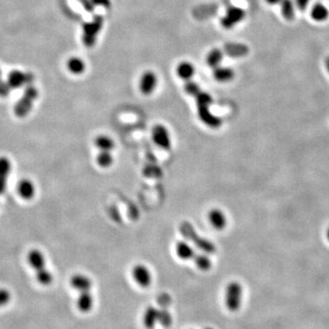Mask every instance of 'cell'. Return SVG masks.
<instances>
[{
  "instance_id": "cell-13",
  "label": "cell",
  "mask_w": 329,
  "mask_h": 329,
  "mask_svg": "<svg viewBox=\"0 0 329 329\" xmlns=\"http://www.w3.org/2000/svg\"><path fill=\"white\" fill-rule=\"evenodd\" d=\"M175 252L180 260H193L196 252L191 243L187 241H179L175 246Z\"/></svg>"
},
{
  "instance_id": "cell-22",
  "label": "cell",
  "mask_w": 329,
  "mask_h": 329,
  "mask_svg": "<svg viewBox=\"0 0 329 329\" xmlns=\"http://www.w3.org/2000/svg\"><path fill=\"white\" fill-rule=\"evenodd\" d=\"M214 78L219 82L230 81L234 77V72L231 68L228 67H217L214 69Z\"/></svg>"
},
{
  "instance_id": "cell-20",
  "label": "cell",
  "mask_w": 329,
  "mask_h": 329,
  "mask_svg": "<svg viewBox=\"0 0 329 329\" xmlns=\"http://www.w3.org/2000/svg\"><path fill=\"white\" fill-rule=\"evenodd\" d=\"M193 261L197 268L200 271H207L212 267V261L209 257V254L206 253L202 252L200 254H196Z\"/></svg>"
},
{
  "instance_id": "cell-28",
  "label": "cell",
  "mask_w": 329,
  "mask_h": 329,
  "mask_svg": "<svg viewBox=\"0 0 329 329\" xmlns=\"http://www.w3.org/2000/svg\"><path fill=\"white\" fill-rule=\"evenodd\" d=\"M172 316L166 307H163L159 310L158 314V323L161 324L164 328H169L172 325Z\"/></svg>"
},
{
  "instance_id": "cell-38",
  "label": "cell",
  "mask_w": 329,
  "mask_h": 329,
  "mask_svg": "<svg viewBox=\"0 0 329 329\" xmlns=\"http://www.w3.org/2000/svg\"><path fill=\"white\" fill-rule=\"evenodd\" d=\"M6 189V179L0 177V195L3 194Z\"/></svg>"
},
{
  "instance_id": "cell-10",
  "label": "cell",
  "mask_w": 329,
  "mask_h": 329,
  "mask_svg": "<svg viewBox=\"0 0 329 329\" xmlns=\"http://www.w3.org/2000/svg\"><path fill=\"white\" fill-rule=\"evenodd\" d=\"M34 80V76L29 72H23L20 70H13L7 78V83L10 88H19L25 84H29Z\"/></svg>"
},
{
  "instance_id": "cell-34",
  "label": "cell",
  "mask_w": 329,
  "mask_h": 329,
  "mask_svg": "<svg viewBox=\"0 0 329 329\" xmlns=\"http://www.w3.org/2000/svg\"><path fill=\"white\" fill-rule=\"evenodd\" d=\"M10 89L11 88L7 83V81L5 82L0 79V97H6L9 94Z\"/></svg>"
},
{
  "instance_id": "cell-2",
  "label": "cell",
  "mask_w": 329,
  "mask_h": 329,
  "mask_svg": "<svg viewBox=\"0 0 329 329\" xmlns=\"http://www.w3.org/2000/svg\"><path fill=\"white\" fill-rule=\"evenodd\" d=\"M180 231L182 233V236H184L186 239L191 241L203 253L212 254L216 252V247H215L214 243L210 242L209 240H207L200 235H198V233H197L196 230L194 229L193 226L191 225V223H189L187 221L183 222L180 225Z\"/></svg>"
},
{
  "instance_id": "cell-23",
  "label": "cell",
  "mask_w": 329,
  "mask_h": 329,
  "mask_svg": "<svg viewBox=\"0 0 329 329\" xmlns=\"http://www.w3.org/2000/svg\"><path fill=\"white\" fill-rule=\"evenodd\" d=\"M177 72L181 79H183L185 81H190L195 73V69L191 63L183 62L179 64V66L177 68Z\"/></svg>"
},
{
  "instance_id": "cell-29",
  "label": "cell",
  "mask_w": 329,
  "mask_h": 329,
  "mask_svg": "<svg viewBox=\"0 0 329 329\" xmlns=\"http://www.w3.org/2000/svg\"><path fill=\"white\" fill-rule=\"evenodd\" d=\"M36 276H37V280L39 281V283L43 284V285L51 284L52 283V280H53L52 272L48 271L46 268L36 271Z\"/></svg>"
},
{
  "instance_id": "cell-16",
  "label": "cell",
  "mask_w": 329,
  "mask_h": 329,
  "mask_svg": "<svg viewBox=\"0 0 329 329\" xmlns=\"http://www.w3.org/2000/svg\"><path fill=\"white\" fill-rule=\"evenodd\" d=\"M159 310L154 306H148L145 308L143 314V325L146 329H153L158 323Z\"/></svg>"
},
{
  "instance_id": "cell-11",
  "label": "cell",
  "mask_w": 329,
  "mask_h": 329,
  "mask_svg": "<svg viewBox=\"0 0 329 329\" xmlns=\"http://www.w3.org/2000/svg\"><path fill=\"white\" fill-rule=\"evenodd\" d=\"M69 284L72 288L75 289L76 291L81 293V292L91 291V289L93 287V281L85 274L76 273L70 278Z\"/></svg>"
},
{
  "instance_id": "cell-24",
  "label": "cell",
  "mask_w": 329,
  "mask_h": 329,
  "mask_svg": "<svg viewBox=\"0 0 329 329\" xmlns=\"http://www.w3.org/2000/svg\"><path fill=\"white\" fill-rule=\"evenodd\" d=\"M329 16V12L328 8L322 4H317L313 6L311 10V17L314 20L318 22H322L326 20Z\"/></svg>"
},
{
  "instance_id": "cell-31",
  "label": "cell",
  "mask_w": 329,
  "mask_h": 329,
  "mask_svg": "<svg viewBox=\"0 0 329 329\" xmlns=\"http://www.w3.org/2000/svg\"><path fill=\"white\" fill-rule=\"evenodd\" d=\"M197 105H211L213 103V99L206 92L200 91L199 93L195 96Z\"/></svg>"
},
{
  "instance_id": "cell-37",
  "label": "cell",
  "mask_w": 329,
  "mask_h": 329,
  "mask_svg": "<svg viewBox=\"0 0 329 329\" xmlns=\"http://www.w3.org/2000/svg\"><path fill=\"white\" fill-rule=\"evenodd\" d=\"M82 6H84V8L86 9L88 12H93V5L92 0H81Z\"/></svg>"
},
{
  "instance_id": "cell-15",
  "label": "cell",
  "mask_w": 329,
  "mask_h": 329,
  "mask_svg": "<svg viewBox=\"0 0 329 329\" xmlns=\"http://www.w3.org/2000/svg\"><path fill=\"white\" fill-rule=\"evenodd\" d=\"M28 261L29 265L31 266L35 271H38L46 268V261L43 254L39 250H32L28 254Z\"/></svg>"
},
{
  "instance_id": "cell-40",
  "label": "cell",
  "mask_w": 329,
  "mask_h": 329,
  "mask_svg": "<svg viewBox=\"0 0 329 329\" xmlns=\"http://www.w3.org/2000/svg\"><path fill=\"white\" fill-rule=\"evenodd\" d=\"M325 64H326V68L329 70V56L326 58V61H325Z\"/></svg>"
},
{
  "instance_id": "cell-12",
  "label": "cell",
  "mask_w": 329,
  "mask_h": 329,
  "mask_svg": "<svg viewBox=\"0 0 329 329\" xmlns=\"http://www.w3.org/2000/svg\"><path fill=\"white\" fill-rule=\"evenodd\" d=\"M156 83H157V79L156 74L150 70L145 71L140 80L139 88L141 93L144 95H149L155 91Z\"/></svg>"
},
{
  "instance_id": "cell-32",
  "label": "cell",
  "mask_w": 329,
  "mask_h": 329,
  "mask_svg": "<svg viewBox=\"0 0 329 329\" xmlns=\"http://www.w3.org/2000/svg\"><path fill=\"white\" fill-rule=\"evenodd\" d=\"M184 89H185L186 93H188L189 95H191V96H194V97L201 91L199 85L196 83L195 81H192L191 80L187 81Z\"/></svg>"
},
{
  "instance_id": "cell-19",
  "label": "cell",
  "mask_w": 329,
  "mask_h": 329,
  "mask_svg": "<svg viewBox=\"0 0 329 329\" xmlns=\"http://www.w3.org/2000/svg\"><path fill=\"white\" fill-rule=\"evenodd\" d=\"M225 52L231 57H243L249 53V48L241 43H229L225 46Z\"/></svg>"
},
{
  "instance_id": "cell-25",
  "label": "cell",
  "mask_w": 329,
  "mask_h": 329,
  "mask_svg": "<svg viewBox=\"0 0 329 329\" xmlns=\"http://www.w3.org/2000/svg\"><path fill=\"white\" fill-rule=\"evenodd\" d=\"M281 10L283 17L291 21L295 18V5L293 0H282L281 1Z\"/></svg>"
},
{
  "instance_id": "cell-4",
  "label": "cell",
  "mask_w": 329,
  "mask_h": 329,
  "mask_svg": "<svg viewBox=\"0 0 329 329\" xmlns=\"http://www.w3.org/2000/svg\"><path fill=\"white\" fill-rule=\"evenodd\" d=\"M104 18L101 16H95L92 21L83 25L82 41L85 46L91 48L95 44L96 37L103 27Z\"/></svg>"
},
{
  "instance_id": "cell-41",
  "label": "cell",
  "mask_w": 329,
  "mask_h": 329,
  "mask_svg": "<svg viewBox=\"0 0 329 329\" xmlns=\"http://www.w3.org/2000/svg\"><path fill=\"white\" fill-rule=\"evenodd\" d=\"M327 238H328V240L329 241V227L328 228V230H327Z\"/></svg>"
},
{
  "instance_id": "cell-30",
  "label": "cell",
  "mask_w": 329,
  "mask_h": 329,
  "mask_svg": "<svg viewBox=\"0 0 329 329\" xmlns=\"http://www.w3.org/2000/svg\"><path fill=\"white\" fill-rule=\"evenodd\" d=\"M10 170H11L10 161L5 156H1L0 157V177L4 178V179H7L8 175L10 173Z\"/></svg>"
},
{
  "instance_id": "cell-8",
  "label": "cell",
  "mask_w": 329,
  "mask_h": 329,
  "mask_svg": "<svg viewBox=\"0 0 329 329\" xmlns=\"http://www.w3.org/2000/svg\"><path fill=\"white\" fill-rule=\"evenodd\" d=\"M245 17V12L243 8L238 6H230L224 17L221 19V25L226 29L233 28L235 25L240 23Z\"/></svg>"
},
{
  "instance_id": "cell-35",
  "label": "cell",
  "mask_w": 329,
  "mask_h": 329,
  "mask_svg": "<svg viewBox=\"0 0 329 329\" xmlns=\"http://www.w3.org/2000/svg\"><path fill=\"white\" fill-rule=\"evenodd\" d=\"M309 2H310V0H295L296 6L301 11H304L306 9L307 6H308V4H309Z\"/></svg>"
},
{
  "instance_id": "cell-27",
  "label": "cell",
  "mask_w": 329,
  "mask_h": 329,
  "mask_svg": "<svg viewBox=\"0 0 329 329\" xmlns=\"http://www.w3.org/2000/svg\"><path fill=\"white\" fill-rule=\"evenodd\" d=\"M68 69L73 74H81L85 69V64L83 61L79 58H70L68 61Z\"/></svg>"
},
{
  "instance_id": "cell-18",
  "label": "cell",
  "mask_w": 329,
  "mask_h": 329,
  "mask_svg": "<svg viewBox=\"0 0 329 329\" xmlns=\"http://www.w3.org/2000/svg\"><path fill=\"white\" fill-rule=\"evenodd\" d=\"M17 192L24 199H31L35 194V187L29 179H22L17 185Z\"/></svg>"
},
{
  "instance_id": "cell-9",
  "label": "cell",
  "mask_w": 329,
  "mask_h": 329,
  "mask_svg": "<svg viewBox=\"0 0 329 329\" xmlns=\"http://www.w3.org/2000/svg\"><path fill=\"white\" fill-rule=\"evenodd\" d=\"M208 223L216 231H223L228 224V219L223 210L220 208H212L208 210Z\"/></svg>"
},
{
  "instance_id": "cell-14",
  "label": "cell",
  "mask_w": 329,
  "mask_h": 329,
  "mask_svg": "<svg viewBox=\"0 0 329 329\" xmlns=\"http://www.w3.org/2000/svg\"><path fill=\"white\" fill-rule=\"evenodd\" d=\"M93 296L91 294V291L87 292H81L79 294V296L76 301V306L78 310L81 313H89L93 309Z\"/></svg>"
},
{
  "instance_id": "cell-33",
  "label": "cell",
  "mask_w": 329,
  "mask_h": 329,
  "mask_svg": "<svg viewBox=\"0 0 329 329\" xmlns=\"http://www.w3.org/2000/svg\"><path fill=\"white\" fill-rule=\"evenodd\" d=\"M11 299V295L6 289L0 288V308L6 306Z\"/></svg>"
},
{
  "instance_id": "cell-21",
  "label": "cell",
  "mask_w": 329,
  "mask_h": 329,
  "mask_svg": "<svg viewBox=\"0 0 329 329\" xmlns=\"http://www.w3.org/2000/svg\"><path fill=\"white\" fill-rule=\"evenodd\" d=\"M95 161L100 168H108L113 166L115 158L110 151H99Z\"/></svg>"
},
{
  "instance_id": "cell-39",
  "label": "cell",
  "mask_w": 329,
  "mask_h": 329,
  "mask_svg": "<svg viewBox=\"0 0 329 329\" xmlns=\"http://www.w3.org/2000/svg\"><path fill=\"white\" fill-rule=\"evenodd\" d=\"M281 1L282 0H266V2L271 5H276L278 3H281Z\"/></svg>"
},
{
  "instance_id": "cell-17",
  "label": "cell",
  "mask_w": 329,
  "mask_h": 329,
  "mask_svg": "<svg viewBox=\"0 0 329 329\" xmlns=\"http://www.w3.org/2000/svg\"><path fill=\"white\" fill-rule=\"evenodd\" d=\"M94 145L99 151H112L116 147L114 139L106 134H99L94 139Z\"/></svg>"
},
{
  "instance_id": "cell-3",
  "label": "cell",
  "mask_w": 329,
  "mask_h": 329,
  "mask_svg": "<svg viewBox=\"0 0 329 329\" xmlns=\"http://www.w3.org/2000/svg\"><path fill=\"white\" fill-rule=\"evenodd\" d=\"M38 94L39 92L35 87H28L24 93L22 98L17 102V104L14 107L15 115L18 117L27 116L32 108L33 102L38 98Z\"/></svg>"
},
{
  "instance_id": "cell-1",
  "label": "cell",
  "mask_w": 329,
  "mask_h": 329,
  "mask_svg": "<svg viewBox=\"0 0 329 329\" xmlns=\"http://www.w3.org/2000/svg\"><path fill=\"white\" fill-rule=\"evenodd\" d=\"M243 284L238 281H231L226 285L224 304L230 312H237L243 304Z\"/></svg>"
},
{
  "instance_id": "cell-26",
  "label": "cell",
  "mask_w": 329,
  "mask_h": 329,
  "mask_svg": "<svg viewBox=\"0 0 329 329\" xmlns=\"http://www.w3.org/2000/svg\"><path fill=\"white\" fill-rule=\"evenodd\" d=\"M223 59V53L219 49H214L208 53L207 57V64L209 67L211 68H217L220 65V63L222 62Z\"/></svg>"
},
{
  "instance_id": "cell-36",
  "label": "cell",
  "mask_w": 329,
  "mask_h": 329,
  "mask_svg": "<svg viewBox=\"0 0 329 329\" xmlns=\"http://www.w3.org/2000/svg\"><path fill=\"white\" fill-rule=\"evenodd\" d=\"M94 6H100L108 8L111 6V2L110 0H92Z\"/></svg>"
},
{
  "instance_id": "cell-5",
  "label": "cell",
  "mask_w": 329,
  "mask_h": 329,
  "mask_svg": "<svg viewBox=\"0 0 329 329\" xmlns=\"http://www.w3.org/2000/svg\"><path fill=\"white\" fill-rule=\"evenodd\" d=\"M152 140L156 146L163 150H169L172 146L171 134L167 127L163 125H156L152 129Z\"/></svg>"
},
{
  "instance_id": "cell-7",
  "label": "cell",
  "mask_w": 329,
  "mask_h": 329,
  "mask_svg": "<svg viewBox=\"0 0 329 329\" xmlns=\"http://www.w3.org/2000/svg\"><path fill=\"white\" fill-rule=\"evenodd\" d=\"M209 106L210 105H197V116L205 126L212 129H217L221 127L222 120L219 116L214 115L209 110Z\"/></svg>"
},
{
  "instance_id": "cell-6",
  "label": "cell",
  "mask_w": 329,
  "mask_h": 329,
  "mask_svg": "<svg viewBox=\"0 0 329 329\" xmlns=\"http://www.w3.org/2000/svg\"><path fill=\"white\" fill-rule=\"evenodd\" d=\"M132 277L135 283L142 288L149 287L153 280L150 269L142 263L133 266L132 269Z\"/></svg>"
},
{
  "instance_id": "cell-42",
  "label": "cell",
  "mask_w": 329,
  "mask_h": 329,
  "mask_svg": "<svg viewBox=\"0 0 329 329\" xmlns=\"http://www.w3.org/2000/svg\"><path fill=\"white\" fill-rule=\"evenodd\" d=\"M0 77H1V70H0Z\"/></svg>"
}]
</instances>
